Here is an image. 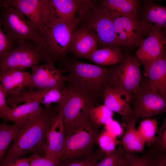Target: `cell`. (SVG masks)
Returning a JSON list of instances; mask_svg holds the SVG:
<instances>
[{"label":"cell","mask_w":166,"mask_h":166,"mask_svg":"<svg viewBox=\"0 0 166 166\" xmlns=\"http://www.w3.org/2000/svg\"><path fill=\"white\" fill-rule=\"evenodd\" d=\"M58 111L57 106L45 107L38 116L23 125L2 163L10 162L29 153L41 152L52 120Z\"/></svg>","instance_id":"1"},{"label":"cell","mask_w":166,"mask_h":166,"mask_svg":"<svg viewBox=\"0 0 166 166\" xmlns=\"http://www.w3.org/2000/svg\"><path fill=\"white\" fill-rule=\"evenodd\" d=\"M59 68L63 72L65 81L86 92L99 100L103 99L105 89L110 87L112 67L106 68L77 60L61 62Z\"/></svg>","instance_id":"2"},{"label":"cell","mask_w":166,"mask_h":166,"mask_svg":"<svg viewBox=\"0 0 166 166\" xmlns=\"http://www.w3.org/2000/svg\"><path fill=\"white\" fill-rule=\"evenodd\" d=\"M80 24L78 16L74 20L68 21L54 15L42 33L45 40L43 60L55 65L66 60L70 52L73 33Z\"/></svg>","instance_id":"3"},{"label":"cell","mask_w":166,"mask_h":166,"mask_svg":"<svg viewBox=\"0 0 166 166\" xmlns=\"http://www.w3.org/2000/svg\"><path fill=\"white\" fill-rule=\"evenodd\" d=\"M100 132L98 127L89 117L72 126L65 132L58 162L76 160L92 154Z\"/></svg>","instance_id":"4"},{"label":"cell","mask_w":166,"mask_h":166,"mask_svg":"<svg viewBox=\"0 0 166 166\" xmlns=\"http://www.w3.org/2000/svg\"><path fill=\"white\" fill-rule=\"evenodd\" d=\"M78 17L80 24L91 29L95 33L98 46L119 47L114 25L115 15L101 5L91 1L79 10Z\"/></svg>","instance_id":"5"},{"label":"cell","mask_w":166,"mask_h":166,"mask_svg":"<svg viewBox=\"0 0 166 166\" xmlns=\"http://www.w3.org/2000/svg\"><path fill=\"white\" fill-rule=\"evenodd\" d=\"M0 20L2 30L16 45L29 41L41 47L45 46L44 39L38 30L21 12L11 6H1Z\"/></svg>","instance_id":"6"},{"label":"cell","mask_w":166,"mask_h":166,"mask_svg":"<svg viewBox=\"0 0 166 166\" xmlns=\"http://www.w3.org/2000/svg\"><path fill=\"white\" fill-rule=\"evenodd\" d=\"M58 109L62 110L65 132L72 126L88 118L91 109L98 100L84 91L70 85L63 90Z\"/></svg>","instance_id":"7"},{"label":"cell","mask_w":166,"mask_h":166,"mask_svg":"<svg viewBox=\"0 0 166 166\" xmlns=\"http://www.w3.org/2000/svg\"><path fill=\"white\" fill-rule=\"evenodd\" d=\"M141 64L136 56L126 53L121 61L112 67L110 87L121 93L130 102L142 78Z\"/></svg>","instance_id":"8"},{"label":"cell","mask_w":166,"mask_h":166,"mask_svg":"<svg viewBox=\"0 0 166 166\" xmlns=\"http://www.w3.org/2000/svg\"><path fill=\"white\" fill-rule=\"evenodd\" d=\"M42 60V49L33 42H23L17 44L0 58V71H25L39 64Z\"/></svg>","instance_id":"9"},{"label":"cell","mask_w":166,"mask_h":166,"mask_svg":"<svg viewBox=\"0 0 166 166\" xmlns=\"http://www.w3.org/2000/svg\"><path fill=\"white\" fill-rule=\"evenodd\" d=\"M131 102L133 104L132 117L137 119L149 118L166 111V99L150 88L144 76L139 87L133 94Z\"/></svg>","instance_id":"10"},{"label":"cell","mask_w":166,"mask_h":166,"mask_svg":"<svg viewBox=\"0 0 166 166\" xmlns=\"http://www.w3.org/2000/svg\"><path fill=\"white\" fill-rule=\"evenodd\" d=\"M1 6H11L21 12L41 34L54 16L50 0H0Z\"/></svg>","instance_id":"11"},{"label":"cell","mask_w":166,"mask_h":166,"mask_svg":"<svg viewBox=\"0 0 166 166\" xmlns=\"http://www.w3.org/2000/svg\"><path fill=\"white\" fill-rule=\"evenodd\" d=\"M139 17L144 37L157 35L166 38V7L145 1L141 5Z\"/></svg>","instance_id":"12"},{"label":"cell","mask_w":166,"mask_h":166,"mask_svg":"<svg viewBox=\"0 0 166 166\" xmlns=\"http://www.w3.org/2000/svg\"><path fill=\"white\" fill-rule=\"evenodd\" d=\"M27 85L29 89H49L56 88L63 90L65 86L61 70L55 65L46 63L32 67Z\"/></svg>","instance_id":"13"},{"label":"cell","mask_w":166,"mask_h":166,"mask_svg":"<svg viewBox=\"0 0 166 166\" xmlns=\"http://www.w3.org/2000/svg\"><path fill=\"white\" fill-rule=\"evenodd\" d=\"M113 22L119 47L134 48L139 46L144 39L139 17L134 18L115 15Z\"/></svg>","instance_id":"14"},{"label":"cell","mask_w":166,"mask_h":166,"mask_svg":"<svg viewBox=\"0 0 166 166\" xmlns=\"http://www.w3.org/2000/svg\"><path fill=\"white\" fill-rule=\"evenodd\" d=\"M65 136L63 113L62 110H60L52 120L46 134L45 142L41 152L44 156L58 162Z\"/></svg>","instance_id":"15"},{"label":"cell","mask_w":166,"mask_h":166,"mask_svg":"<svg viewBox=\"0 0 166 166\" xmlns=\"http://www.w3.org/2000/svg\"><path fill=\"white\" fill-rule=\"evenodd\" d=\"M98 47L95 32L90 28L80 24L73 33L70 52L77 57L88 59Z\"/></svg>","instance_id":"16"},{"label":"cell","mask_w":166,"mask_h":166,"mask_svg":"<svg viewBox=\"0 0 166 166\" xmlns=\"http://www.w3.org/2000/svg\"><path fill=\"white\" fill-rule=\"evenodd\" d=\"M143 74L152 90L166 99V53L144 68Z\"/></svg>","instance_id":"17"},{"label":"cell","mask_w":166,"mask_h":166,"mask_svg":"<svg viewBox=\"0 0 166 166\" xmlns=\"http://www.w3.org/2000/svg\"><path fill=\"white\" fill-rule=\"evenodd\" d=\"M165 43L166 38L157 35L150 36L144 39L136 52V57L144 68L166 52L164 46Z\"/></svg>","instance_id":"18"},{"label":"cell","mask_w":166,"mask_h":166,"mask_svg":"<svg viewBox=\"0 0 166 166\" xmlns=\"http://www.w3.org/2000/svg\"><path fill=\"white\" fill-rule=\"evenodd\" d=\"M40 105L34 102L24 103L0 114V118L6 122L10 121L22 126L40 114L43 109Z\"/></svg>","instance_id":"19"},{"label":"cell","mask_w":166,"mask_h":166,"mask_svg":"<svg viewBox=\"0 0 166 166\" xmlns=\"http://www.w3.org/2000/svg\"><path fill=\"white\" fill-rule=\"evenodd\" d=\"M103 100L104 104L113 112L121 116L123 122L132 117V110L130 101L117 90L111 87H107L104 92Z\"/></svg>","instance_id":"20"},{"label":"cell","mask_w":166,"mask_h":166,"mask_svg":"<svg viewBox=\"0 0 166 166\" xmlns=\"http://www.w3.org/2000/svg\"><path fill=\"white\" fill-rule=\"evenodd\" d=\"M30 73L18 70L1 72L0 83L7 96L15 95L27 88Z\"/></svg>","instance_id":"21"},{"label":"cell","mask_w":166,"mask_h":166,"mask_svg":"<svg viewBox=\"0 0 166 166\" xmlns=\"http://www.w3.org/2000/svg\"><path fill=\"white\" fill-rule=\"evenodd\" d=\"M53 11L57 18L65 20L72 21L77 17L75 14L85 7L90 0H50Z\"/></svg>","instance_id":"22"},{"label":"cell","mask_w":166,"mask_h":166,"mask_svg":"<svg viewBox=\"0 0 166 166\" xmlns=\"http://www.w3.org/2000/svg\"><path fill=\"white\" fill-rule=\"evenodd\" d=\"M137 120L132 117L124 122L126 129L121 140V145L126 152L135 153L142 152L145 144L136 128Z\"/></svg>","instance_id":"23"},{"label":"cell","mask_w":166,"mask_h":166,"mask_svg":"<svg viewBox=\"0 0 166 166\" xmlns=\"http://www.w3.org/2000/svg\"><path fill=\"white\" fill-rule=\"evenodd\" d=\"M100 3L118 16L139 17L141 4L137 0H103Z\"/></svg>","instance_id":"24"},{"label":"cell","mask_w":166,"mask_h":166,"mask_svg":"<svg viewBox=\"0 0 166 166\" xmlns=\"http://www.w3.org/2000/svg\"><path fill=\"white\" fill-rule=\"evenodd\" d=\"M124 54L119 47H105L96 49L88 59L101 66L113 65L121 61Z\"/></svg>","instance_id":"25"},{"label":"cell","mask_w":166,"mask_h":166,"mask_svg":"<svg viewBox=\"0 0 166 166\" xmlns=\"http://www.w3.org/2000/svg\"><path fill=\"white\" fill-rule=\"evenodd\" d=\"M154 153L149 149L141 155L126 151L119 166H155Z\"/></svg>","instance_id":"26"},{"label":"cell","mask_w":166,"mask_h":166,"mask_svg":"<svg viewBox=\"0 0 166 166\" xmlns=\"http://www.w3.org/2000/svg\"><path fill=\"white\" fill-rule=\"evenodd\" d=\"M22 126L15 124H0V164L4 159L9 146Z\"/></svg>","instance_id":"27"},{"label":"cell","mask_w":166,"mask_h":166,"mask_svg":"<svg viewBox=\"0 0 166 166\" xmlns=\"http://www.w3.org/2000/svg\"><path fill=\"white\" fill-rule=\"evenodd\" d=\"M137 130L143 141L150 146L158 130L157 121L150 118L143 119L140 121Z\"/></svg>","instance_id":"28"},{"label":"cell","mask_w":166,"mask_h":166,"mask_svg":"<svg viewBox=\"0 0 166 166\" xmlns=\"http://www.w3.org/2000/svg\"><path fill=\"white\" fill-rule=\"evenodd\" d=\"M113 116V112L104 104L93 106L89 113L90 119L98 127L110 122Z\"/></svg>","instance_id":"29"},{"label":"cell","mask_w":166,"mask_h":166,"mask_svg":"<svg viewBox=\"0 0 166 166\" xmlns=\"http://www.w3.org/2000/svg\"><path fill=\"white\" fill-rule=\"evenodd\" d=\"M105 155L99 149L90 155L83 158L58 162L57 166H93Z\"/></svg>","instance_id":"30"},{"label":"cell","mask_w":166,"mask_h":166,"mask_svg":"<svg viewBox=\"0 0 166 166\" xmlns=\"http://www.w3.org/2000/svg\"><path fill=\"white\" fill-rule=\"evenodd\" d=\"M125 152L124 148L120 144L114 151L105 154L93 166H119Z\"/></svg>","instance_id":"31"},{"label":"cell","mask_w":166,"mask_h":166,"mask_svg":"<svg viewBox=\"0 0 166 166\" xmlns=\"http://www.w3.org/2000/svg\"><path fill=\"white\" fill-rule=\"evenodd\" d=\"M97 143L100 149L105 154L114 151L118 145L121 144V140L117 139V137L109 134L105 131L101 132L97 140Z\"/></svg>","instance_id":"32"},{"label":"cell","mask_w":166,"mask_h":166,"mask_svg":"<svg viewBox=\"0 0 166 166\" xmlns=\"http://www.w3.org/2000/svg\"><path fill=\"white\" fill-rule=\"evenodd\" d=\"M157 135L150 145L149 148L154 152H166V119L158 130Z\"/></svg>","instance_id":"33"},{"label":"cell","mask_w":166,"mask_h":166,"mask_svg":"<svg viewBox=\"0 0 166 166\" xmlns=\"http://www.w3.org/2000/svg\"><path fill=\"white\" fill-rule=\"evenodd\" d=\"M63 90L54 88L48 90L46 92L43 104L45 107H49L54 103L59 105L63 97Z\"/></svg>","instance_id":"34"},{"label":"cell","mask_w":166,"mask_h":166,"mask_svg":"<svg viewBox=\"0 0 166 166\" xmlns=\"http://www.w3.org/2000/svg\"><path fill=\"white\" fill-rule=\"evenodd\" d=\"M30 166H57L58 162L37 153L29 156Z\"/></svg>","instance_id":"35"},{"label":"cell","mask_w":166,"mask_h":166,"mask_svg":"<svg viewBox=\"0 0 166 166\" xmlns=\"http://www.w3.org/2000/svg\"><path fill=\"white\" fill-rule=\"evenodd\" d=\"M16 46L15 44L4 32L0 20V58L4 53Z\"/></svg>","instance_id":"36"},{"label":"cell","mask_w":166,"mask_h":166,"mask_svg":"<svg viewBox=\"0 0 166 166\" xmlns=\"http://www.w3.org/2000/svg\"><path fill=\"white\" fill-rule=\"evenodd\" d=\"M105 131L117 137L121 135L123 129L120 124L113 119L104 125Z\"/></svg>","instance_id":"37"},{"label":"cell","mask_w":166,"mask_h":166,"mask_svg":"<svg viewBox=\"0 0 166 166\" xmlns=\"http://www.w3.org/2000/svg\"><path fill=\"white\" fill-rule=\"evenodd\" d=\"M7 94L0 82V114L4 113L11 108L8 105Z\"/></svg>","instance_id":"38"},{"label":"cell","mask_w":166,"mask_h":166,"mask_svg":"<svg viewBox=\"0 0 166 166\" xmlns=\"http://www.w3.org/2000/svg\"><path fill=\"white\" fill-rule=\"evenodd\" d=\"M30 157L20 158L10 162L1 163L0 166H30Z\"/></svg>","instance_id":"39"},{"label":"cell","mask_w":166,"mask_h":166,"mask_svg":"<svg viewBox=\"0 0 166 166\" xmlns=\"http://www.w3.org/2000/svg\"><path fill=\"white\" fill-rule=\"evenodd\" d=\"M156 160L155 166H166V152H154Z\"/></svg>","instance_id":"40"},{"label":"cell","mask_w":166,"mask_h":166,"mask_svg":"<svg viewBox=\"0 0 166 166\" xmlns=\"http://www.w3.org/2000/svg\"><path fill=\"white\" fill-rule=\"evenodd\" d=\"M1 72L0 71V82L1 81Z\"/></svg>","instance_id":"41"},{"label":"cell","mask_w":166,"mask_h":166,"mask_svg":"<svg viewBox=\"0 0 166 166\" xmlns=\"http://www.w3.org/2000/svg\"><path fill=\"white\" fill-rule=\"evenodd\" d=\"M1 9V6L0 5V12Z\"/></svg>","instance_id":"42"}]
</instances>
